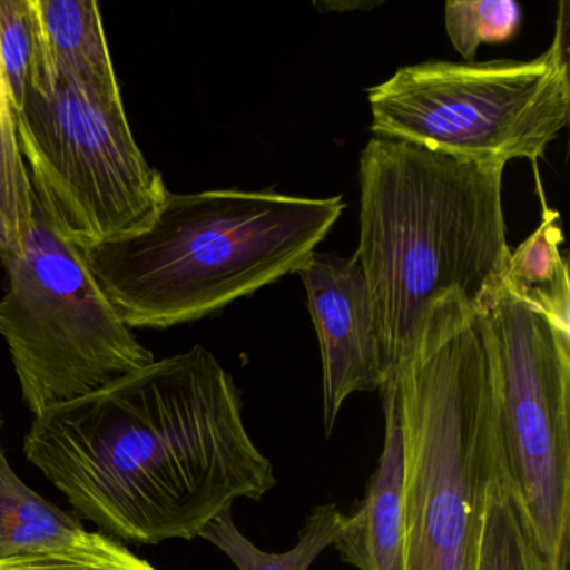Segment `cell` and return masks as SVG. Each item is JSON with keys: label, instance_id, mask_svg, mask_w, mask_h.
Segmentation results:
<instances>
[{"label": "cell", "instance_id": "cell-1", "mask_svg": "<svg viewBox=\"0 0 570 570\" xmlns=\"http://www.w3.org/2000/svg\"><path fill=\"white\" fill-rule=\"evenodd\" d=\"M24 453L79 517L126 542L196 539L276 485L233 376L199 345L39 413Z\"/></svg>", "mask_w": 570, "mask_h": 570}, {"label": "cell", "instance_id": "cell-2", "mask_svg": "<svg viewBox=\"0 0 570 570\" xmlns=\"http://www.w3.org/2000/svg\"><path fill=\"white\" fill-rule=\"evenodd\" d=\"M502 165L373 136L360 156V245L383 386L415 358L433 313L480 309L509 259ZM382 386V389H383Z\"/></svg>", "mask_w": 570, "mask_h": 570}, {"label": "cell", "instance_id": "cell-3", "mask_svg": "<svg viewBox=\"0 0 570 570\" xmlns=\"http://www.w3.org/2000/svg\"><path fill=\"white\" fill-rule=\"evenodd\" d=\"M343 209L342 196L168 193L142 232L82 256L129 328H171L298 273Z\"/></svg>", "mask_w": 570, "mask_h": 570}, {"label": "cell", "instance_id": "cell-4", "mask_svg": "<svg viewBox=\"0 0 570 570\" xmlns=\"http://www.w3.org/2000/svg\"><path fill=\"white\" fill-rule=\"evenodd\" d=\"M385 386L403 435L405 570H473L497 473L479 309L463 302L436 309L415 358Z\"/></svg>", "mask_w": 570, "mask_h": 570}, {"label": "cell", "instance_id": "cell-5", "mask_svg": "<svg viewBox=\"0 0 570 570\" xmlns=\"http://www.w3.org/2000/svg\"><path fill=\"white\" fill-rule=\"evenodd\" d=\"M566 12L532 61H429L368 91L372 132L479 165L535 163L569 125Z\"/></svg>", "mask_w": 570, "mask_h": 570}, {"label": "cell", "instance_id": "cell-6", "mask_svg": "<svg viewBox=\"0 0 570 570\" xmlns=\"http://www.w3.org/2000/svg\"><path fill=\"white\" fill-rule=\"evenodd\" d=\"M0 335L32 415L72 402L155 362L39 203L18 253L2 259Z\"/></svg>", "mask_w": 570, "mask_h": 570}, {"label": "cell", "instance_id": "cell-7", "mask_svg": "<svg viewBox=\"0 0 570 570\" xmlns=\"http://www.w3.org/2000/svg\"><path fill=\"white\" fill-rule=\"evenodd\" d=\"M479 312L497 470L550 570H569L570 332L502 286Z\"/></svg>", "mask_w": 570, "mask_h": 570}, {"label": "cell", "instance_id": "cell-8", "mask_svg": "<svg viewBox=\"0 0 570 570\" xmlns=\"http://www.w3.org/2000/svg\"><path fill=\"white\" fill-rule=\"evenodd\" d=\"M16 122L36 202L81 252L142 232L165 203V179L139 149L125 101L75 85L29 91Z\"/></svg>", "mask_w": 570, "mask_h": 570}, {"label": "cell", "instance_id": "cell-9", "mask_svg": "<svg viewBox=\"0 0 570 570\" xmlns=\"http://www.w3.org/2000/svg\"><path fill=\"white\" fill-rule=\"evenodd\" d=\"M298 275L322 352L323 420L330 435L350 395L383 386L372 299L355 255L315 252Z\"/></svg>", "mask_w": 570, "mask_h": 570}, {"label": "cell", "instance_id": "cell-10", "mask_svg": "<svg viewBox=\"0 0 570 570\" xmlns=\"http://www.w3.org/2000/svg\"><path fill=\"white\" fill-rule=\"evenodd\" d=\"M38 62L31 91L48 96L75 85L98 98L121 102L99 4L95 0H31Z\"/></svg>", "mask_w": 570, "mask_h": 570}, {"label": "cell", "instance_id": "cell-11", "mask_svg": "<svg viewBox=\"0 0 570 570\" xmlns=\"http://www.w3.org/2000/svg\"><path fill=\"white\" fill-rule=\"evenodd\" d=\"M385 435L375 472L336 540L343 562L358 570H405L403 435L392 386H383Z\"/></svg>", "mask_w": 570, "mask_h": 570}, {"label": "cell", "instance_id": "cell-12", "mask_svg": "<svg viewBox=\"0 0 570 570\" xmlns=\"http://www.w3.org/2000/svg\"><path fill=\"white\" fill-rule=\"evenodd\" d=\"M562 242L559 213L542 202L539 228L515 252H510L502 288L570 332L569 263L560 252Z\"/></svg>", "mask_w": 570, "mask_h": 570}, {"label": "cell", "instance_id": "cell-13", "mask_svg": "<svg viewBox=\"0 0 570 570\" xmlns=\"http://www.w3.org/2000/svg\"><path fill=\"white\" fill-rule=\"evenodd\" d=\"M88 530L26 485L0 456V560L65 549Z\"/></svg>", "mask_w": 570, "mask_h": 570}, {"label": "cell", "instance_id": "cell-14", "mask_svg": "<svg viewBox=\"0 0 570 570\" xmlns=\"http://www.w3.org/2000/svg\"><path fill=\"white\" fill-rule=\"evenodd\" d=\"M345 515L335 503L313 507L298 532V542L282 553L256 547L233 520L232 510L216 517L203 529V539L218 547L238 570H309L323 550L342 535Z\"/></svg>", "mask_w": 570, "mask_h": 570}, {"label": "cell", "instance_id": "cell-15", "mask_svg": "<svg viewBox=\"0 0 570 570\" xmlns=\"http://www.w3.org/2000/svg\"><path fill=\"white\" fill-rule=\"evenodd\" d=\"M473 570H550L535 533L499 470L487 492Z\"/></svg>", "mask_w": 570, "mask_h": 570}, {"label": "cell", "instance_id": "cell-16", "mask_svg": "<svg viewBox=\"0 0 570 570\" xmlns=\"http://www.w3.org/2000/svg\"><path fill=\"white\" fill-rule=\"evenodd\" d=\"M32 206L35 193L19 149L14 102L0 62V213L14 235L18 252L31 223Z\"/></svg>", "mask_w": 570, "mask_h": 570}, {"label": "cell", "instance_id": "cell-17", "mask_svg": "<svg viewBox=\"0 0 570 570\" xmlns=\"http://www.w3.org/2000/svg\"><path fill=\"white\" fill-rule=\"evenodd\" d=\"M522 22V8L513 0H450L445 4L446 35L469 62L482 45L512 41Z\"/></svg>", "mask_w": 570, "mask_h": 570}, {"label": "cell", "instance_id": "cell-18", "mask_svg": "<svg viewBox=\"0 0 570 570\" xmlns=\"http://www.w3.org/2000/svg\"><path fill=\"white\" fill-rule=\"evenodd\" d=\"M0 570H158L102 532H86L65 549L0 560Z\"/></svg>", "mask_w": 570, "mask_h": 570}, {"label": "cell", "instance_id": "cell-19", "mask_svg": "<svg viewBox=\"0 0 570 570\" xmlns=\"http://www.w3.org/2000/svg\"><path fill=\"white\" fill-rule=\"evenodd\" d=\"M0 62L18 115L31 91L38 62L31 0H0Z\"/></svg>", "mask_w": 570, "mask_h": 570}, {"label": "cell", "instance_id": "cell-20", "mask_svg": "<svg viewBox=\"0 0 570 570\" xmlns=\"http://www.w3.org/2000/svg\"><path fill=\"white\" fill-rule=\"evenodd\" d=\"M16 252H18V243H16L14 235H12L8 222H6L4 216L0 213V262Z\"/></svg>", "mask_w": 570, "mask_h": 570}, {"label": "cell", "instance_id": "cell-21", "mask_svg": "<svg viewBox=\"0 0 570 570\" xmlns=\"http://www.w3.org/2000/svg\"><path fill=\"white\" fill-rule=\"evenodd\" d=\"M0 429H2V415H0ZM4 455V450H2V445H0V456Z\"/></svg>", "mask_w": 570, "mask_h": 570}]
</instances>
